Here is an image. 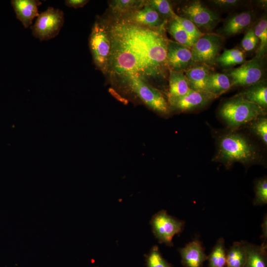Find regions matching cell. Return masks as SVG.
Instances as JSON below:
<instances>
[{
	"mask_svg": "<svg viewBox=\"0 0 267 267\" xmlns=\"http://www.w3.org/2000/svg\"><path fill=\"white\" fill-rule=\"evenodd\" d=\"M146 2L162 17L170 18L172 19L176 15L170 3L167 0H151Z\"/></svg>",
	"mask_w": 267,
	"mask_h": 267,
	"instance_id": "obj_29",
	"label": "cell"
},
{
	"mask_svg": "<svg viewBox=\"0 0 267 267\" xmlns=\"http://www.w3.org/2000/svg\"><path fill=\"white\" fill-rule=\"evenodd\" d=\"M168 80L170 103L185 95L191 90L184 72L169 70Z\"/></svg>",
	"mask_w": 267,
	"mask_h": 267,
	"instance_id": "obj_16",
	"label": "cell"
},
{
	"mask_svg": "<svg viewBox=\"0 0 267 267\" xmlns=\"http://www.w3.org/2000/svg\"><path fill=\"white\" fill-rule=\"evenodd\" d=\"M209 267H225L226 249L224 239L220 238L208 256Z\"/></svg>",
	"mask_w": 267,
	"mask_h": 267,
	"instance_id": "obj_24",
	"label": "cell"
},
{
	"mask_svg": "<svg viewBox=\"0 0 267 267\" xmlns=\"http://www.w3.org/2000/svg\"><path fill=\"white\" fill-rule=\"evenodd\" d=\"M216 97L208 92L191 90L186 94L170 103L171 107L180 112L200 108Z\"/></svg>",
	"mask_w": 267,
	"mask_h": 267,
	"instance_id": "obj_14",
	"label": "cell"
},
{
	"mask_svg": "<svg viewBox=\"0 0 267 267\" xmlns=\"http://www.w3.org/2000/svg\"><path fill=\"white\" fill-rule=\"evenodd\" d=\"M248 101L261 106L267 107V87L265 81H260L251 86L239 94Z\"/></svg>",
	"mask_w": 267,
	"mask_h": 267,
	"instance_id": "obj_21",
	"label": "cell"
},
{
	"mask_svg": "<svg viewBox=\"0 0 267 267\" xmlns=\"http://www.w3.org/2000/svg\"><path fill=\"white\" fill-rule=\"evenodd\" d=\"M247 258L245 241L234 242L226 251V267H244Z\"/></svg>",
	"mask_w": 267,
	"mask_h": 267,
	"instance_id": "obj_22",
	"label": "cell"
},
{
	"mask_svg": "<svg viewBox=\"0 0 267 267\" xmlns=\"http://www.w3.org/2000/svg\"><path fill=\"white\" fill-rule=\"evenodd\" d=\"M247 258L244 267H267V245H255L245 241Z\"/></svg>",
	"mask_w": 267,
	"mask_h": 267,
	"instance_id": "obj_19",
	"label": "cell"
},
{
	"mask_svg": "<svg viewBox=\"0 0 267 267\" xmlns=\"http://www.w3.org/2000/svg\"><path fill=\"white\" fill-rule=\"evenodd\" d=\"M131 89L147 106L154 110L166 114L169 110L167 101L157 89L149 83L137 77H132L126 81Z\"/></svg>",
	"mask_w": 267,
	"mask_h": 267,
	"instance_id": "obj_8",
	"label": "cell"
},
{
	"mask_svg": "<svg viewBox=\"0 0 267 267\" xmlns=\"http://www.w3.org/2000/svg\"><path fill=\"white\" fill-rule=\"evenodd\" d=\"M219 114L228 126L237 128L265 115V110L239 95L224 102Z\"/></svg>",
	"mask_w": 267,
	"mask_h": 267,
	"instance_id": "obj_2",
	"label": "cell"
},
{
	"mask_svg": "<svg viewBox=\"0 0 267 267\" xmlns=\"http://www.w3.org/2000/svg\"><path fill=\"white\" fill-rule=\"evenodd\" d=\"M252 129L255 133L267 144V119L266 118H261L254 123Z\"/></svg>",
	"mask_w": 267,
	"mask_h": 267,
	"instance_id": "obj_33",
	"label": "cell"
},
{
	"mask_svg": "<svg viewBox=\"0 0 267 267\" xmlns=\"http://www.w3.org/2000/svg\"><path fill=\"white\" fill-rule=\"evenodd\" d=\"M10 3L17 19L25 28L31 26L34 18L39 16L38 7L42 3L38 0H12Z\"/></svg>",
	"mask_w": 267,
	"mask_h": 267,
	"instance_id": "obj_15",
	"label": "cell"
},
{
	"mask_svg": "<svg viewBox=\"0 0 267 267\" xmlns=\"http://www.w3.org/2000/svg\"><path fill=\"white\" fill-rule=\"evenodd\" d=\"M231 87V82L227 74L212 73L209 74L206 85V91L216 98Z\"/></svg>",
	"mask_w": 267,
	"mask_h": 267,
	"instance_id": "obj_20",
	"label": "cell"
},
{
	"mask_svg": "<svg viewBox=\"0 0 267 267\" xmlns=\"http://www.w3.org/2000/svg\"><path fill=\"white\" fill-rule=\"evenodd\" d=\"M64 22L63 11L49 6L39 14L31 29L35 38L41 41H47L54 38L59 34Z\"/></svg>",
	"mask_w": 267,
	"mask_h": 267,
	"instance_id": "obj_6",
	"label": "cell"
},
{
	"mask_svg": "<svg viewBox=\"0 0 267 267\" xmlns=\"http://www.w3.org/2000/svg\"><path fill=\"white\" fill-rule=\"evenodd\" d=\"M173 19L181 26L195 42L204 34L194 23L187 18L176 14Z\"/></svg>",
	"mask_w": 267,
	"mask_h": 267,
	"instance_id": "obj_30",
	"label": "cell"
},
{
	"mask_svg": "<svg viewBox=\"0 0 267 267\" xmlns=\"http://www.w3.org/2000/svg\"><path fill=\"white\" fill-rule=\"evenodd\" d=\"M168 30L176 42L182 45L191 48L195 42L174 19H171Z\"/></svg>",
	"mask_w": 267,
	"mask_h": 267,
	"instance_id": "obj_25",
	"label": "cell"
},
{
	"mask_svg": "<svg viewBox=\"0 0 267 267\" xmlns=\"http://www.w3.org/2000/svg\"><path fill=\"white\" fill-rule=\"evenodd\" d=\"M106 29L111 43L107 72L112 76L123 81L135 76L148 83L168 77L169 40L163 27L152 29L119 19Z\"/></svg>",
	"mask_w": 267,
	"mask_h": 267,
	"instance_id": "obj_1",
	"label": "cell"
},
{
	"mask_svg": "<svg viewBox=\"0 0 267 267\" xmlns=\"http://www.w3.org/2000/svg\"><path fill=\"white\" fill-rule=\"evenodd\" d=\"M267 203V180L264 178L258 180L255 186V206H263Z\"/></svg>",
	"mask_w": 267,
	"mask_h": 267,
	"instance_id": "obj_31",
	"label": "cell"
},
{
	"mask_svg": "<svg viewBox=\"0 0 267 267\" xmlns=\"http://www.w3.org/2000/svg\"><path fill=\"white\" fill-rule=\"evenodd\" d=\"M182 15L191 21L201 31H212L220 21L217 13L208 8L200 1H193L181 9Z\"/></svg>",
	"mask_w": 267,
	"mask_h": 267,
	"instance_id": "obj_9",
	"label": "cell"
},
{
	"mask_svg": "<svg viewBox=\"0 0 267 267\" xmlns=\"http://www.w3.org/2000/svg\"><path fill=\"white\" fill-rule=\"evenodd\" d=\"M267 214L264 217L263 222L262 224V234L261 235L262 238L263 239L262 243L267 245Z\"/></svg>",
	"mask_w": 267,
	"mask_h": 267,
	"instance_id": "obj_36",
	"label": "cell"
},
{
	"mask_svg": "<svg viewBox=\"0 0 267 267\" xmlns=\"http://www.w3.org/2000/svg\"><path fill=\"white\" fill-rule=\"evenodd\" d=\"M89 45L95 65L103 73H107L111 43L106 26L98 21L92 28Z\"/></svg>",
	"mask_w": 267,
	"mask_h": 267,
	"instance_id": "obj_4",
	"label": "cell"
},
{
	"mask_svg": "<svg viewBox=\"0 0 267 267\" xmlns=\"http://www.w3.org/2000/svg\"><path fill=\"white\" fill-rule=\"evenodd\" d=\"M89 1L87 0H66L65 4L68 7L77 8L83 7Z\"/></svg>",
	"mask_w": 267,
	"mask_h": 267,
	"instance_id": "obj_35",
	"label": "cell"
},
{
	"mask_svg": "<svg viewBox=\"0 0 267 267\" xmlns=\"http://www.w3.org/2000/svg\"><path fill=\"white\" fill-rule=\"evenodd\" d=\"M259 40L255 34L254 29H249L241 41L242 48L247 51L253 50L257 46Z\"/></svg>",
	"mask_w": 267,
	"mask_h": 267,
	"instance_id": "obj_32",
	"label": "cell"
},
{
	"mask_svg": "<svg viewBox=\"0 0 267 267\" xmlns=\"http://www.w3.org/2000/svg\"><path fill=\"white\" fill-rule=\"evenodd\" d=\"M254 14L250 11L237 13L224 22L221 30L222 35L225 36H233L247 29L252 23Z\"/></svg>",
	"mask_w": 267,
	"mask_h": 267,
	"instance_id": "obj_17",
	"label": "cell"
},
{
	"mask_svg": "<svg viewBox=\"0 0 267 267\" xmlns=\"http://www.w3.org/2000/svg\"><path fill=\"white\" fill-rule=\"evenodd\" d=\"M145 257L146 267H173L163 258L157 245L153 246Z\"/></svg>",
	"mask_w": 267,
	"mask_h": 267,
	"instance_id": "obj_28",
	"label": "cell"
},
{
	"mask_svg": "<svg viewBox=\"0 0 267 267\" xmlns=\"http://www.w3.org/2000/svg\"><path fill=\"white\" fill-rule=\"evenodd\" d=\"M178 251L184 267H203L204 262L208 260L202 242L198 238L178 248Z\"/></svg>",
	"mask_w": 267,
	"mask_h": 267,
	"instance_id": "obj_13",
	"label": "cell"
},
{
	"mask_svg": "<svg viewBox=\"0 0 267 267\" xmlns=\"http://www.w3.org/2000/svg\"><path fill=\"white\" fill-rule=\"evenodd\" d=\"M222 38L214 33L204 34L191 47L194 65L213 64L222 45Z\"/></svg>",
	"mask_w": 267,
	"mask_h": 267,
	"instance_id": "obj_7",
	"label": "cell"
},
{
	"mask_svg": "<svg viewBox=\"0 0 267 267\" xmlns=\"http://www.w3.org/2000/svg\"><path fill=\"white\" fill-rule=\"evenodd\" d=\"M146 1L136 0H114L110 2L109 6L114 14L123 17L143 6Z\"/></svg>",
	"mask_w": 267,
	"mask_h": 267,
	"instance_id": "obj_23",
	"label": "cell"
},
{
	"mask_svg": "<svg viewBox=\"0 0 267 267\" xmlns=\"http://www.w3.org/2000/svg\"><path fill=\"white\" fill-rule=\"evenodd\" d=\"M243 52L238 48H232L224 50L219 55L215 61L223 67H228L244 62L245 58Z\"/></svg>",
	"mask_w": 267,
	"mask_h": 267,
	"instance_id": "obj_26",
	"label": "cell"
},
{
	"mask_svg": "<svg viewBox=\"0 0 267 267\" xmlns=\"http://www.w3.org/2000/svg\"><path fill=\"white\" fill-rule=\"evenodd\" d=\"M255 34L260 42L255 57L262 58L265 55L267 47V20L266 17L261 18L254 29Z\"/></svg>",
	"mask_w": 267,
	"mask_h": 267,
	"instance_id": "obj_27",
	"label": "cell"
},
{
	"mask_svg": "<svg viewBox=\"0 0 267 267\" xmlns=\"http://www.w3.org/2000/svg\"><path fill=\"white\" fill-rule=\"evenodd\" d=\"M167 59L171 70L184 72L194 65L191 48L170 40L168 44Z\"/></svg>",
	"mask_w": 267,
	"mask_h": 267,
	"instance_id": "obj_11",
	"label": "cell"
},
{
	"mask_svg": "<svg viewBox=\"0 0 267 267\" xmlns=\"http://www.w3.org/2000/svg\"><path fill=\"white\" fill-rule=\"evenodd\" d=\"M121 19L126 21L152 29L163 28L165 20L146 1L142 7Z\"/></svg>",
	"mask_w": 267,
	"mask_h": 267,
	"instance_id": "obj_12",
	"label": "cell"
},
{
	"mask_svg": "<svg viewBox=\"0 0 267 267\" xmlns=\"http://www.w3.org/2000/svg\"><path fill=\"white\" fill-rule=\"evenodd\" d=\"M255 157L254 149L244 137L238 134H229L221 139L216 157L230 165L236 162H248Z\"/></svg>",
	"mask_w": 267,
	"mask_h": 267,
	"instance_id": "obj_3",
	"label": "cell"
},
{
	"mask_svg": "<svg viewBox=\"0 0 267 267\" xmlns=\"http://www.w3.org/2000/svg\"><path fill=\"white\" fill-rule=\"evenodd\" d=\"M211 1L217 6L229 8L237 5L240 1L237 0H214Z\"/></svg>",
	"mask_w": 267,
	"mask_h": 267,
	"instance_id": "obj_34",
	"label": "cell"
},
{
	"mask_svg": "<svg viewBox=\"0 0 267 267\" xmlns=\"http://www.w3.org/2000/svg\"><path fill=\"white\" fill-rule=\"evenodd\" d=\"M192 90L206 92L210 68L205 64H195L184 72Z\"/></svg>",
	"mask_w": 267,
	"mask_h": 267,
	"instance_id": "obj_18",
	"label": "cell"
},
{
	"mask_svg": "<svg viewBox=\"0 0 267 267\" xmlns=\"http://www.w3.org/2000/svg\"><path fill=\"white\" fill-rule=\"evenodd\" d=\"M150 224L159 243L172 247L174 245L173 237L182 232L185 222L169 215L166 210H162L152 216Z\"/></svg>",
	"mask_w": 267,
	"mask_h": 267,
	"instance_id": "obj_5",
	"label": "cell"
},
{
	"mask_svg": "<svg viewBox=\"0 0 267 267\" xmlns=\"http://www.w3.org/2000/svg\"><path fill=\"white\" fill-rule=\"evenodd\" d=\"M262 58L255 57L226 73L233 86H251L259 82L264 72Z\"/></svg>",
	"mask_w": 267,
	"mask_h": 267,
	"instance_id": "obj_10",
	"label": "cell"
}]
</instances>
